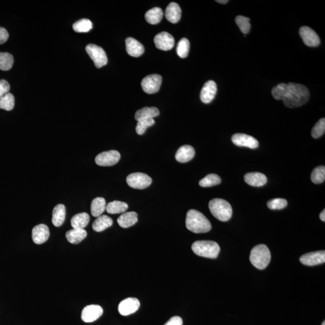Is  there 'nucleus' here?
Segmentation results:
<instances>
[{
    "mask_svg": "<svg viewBox=\"0 0 325 325\" xmlns=\"http://www.w3.org/2000/svg\"><path fill=\"white\" fill-rule=\"evenodd\" d=\"M127 52L130 56L139 58L144 54V45L141 42L133 38H128L125 40Z\"/></svg>",
    "mask_w": 325,
    "mask_h": 325,
    "instance_id": "obj_18",
    "label": "nucleus"
},
{
    "mask_svg": "<svg viewBox=\"0 0 325 325\" xmlns=\"http://www.w3.org/2000/svg\"><path fill=\"white\" fill-rule=\"evenodd\" d=\"M155 124V121L154 119H145L138 122L137 124L136 131L139 135H142L145 132V131L148 127L153 126Z\"/></svg>",
    "mask_w": 325,
    "mask_h": 325,
    "instance_id": "obj_39",
    "label": "nucleus"
},
{
    "mask_svg": "<svg viewBox=\"0 0 325 325\" xmlns=\"http://www.w3.org/2000/svg\"><path fill=\"white\" fill-rule=\"evenodd\" d=\"M93 28L92 22L88 19H82L73 24V29L78 33H87Z\"/></svg>",
    "mask_w": 325,
    "mask_h": 325,
    "instance_id": "obj_31",
    "label": "nucleus"
},
{
    "mask_svg": "<svg viewBox=\"0 0 325 325\" xmlns=\"http://www.w3.org/2000/svg\"><path fill=\"white\" fill-rule=\"evenodd\" d=\"M50 237V230L47 225L40 224L36 225L32 230V239L34 243L37 244H44Z\"/></svg>",
    "mask_w": 325,
    "mask_h": 325,
    "instance_id": "obj_16",
    "label": "nucleus"
},
{
    "mask_svg": "<svg viewBox=\"0 0 325 325\" xmlns=\"http://www.w3.org/2000/svg\"><path fill=\"white\" fill-rule=\"evenodd\" d=\"M128 186L136 189H144L152 183V179L145 173L136 172L131 173L127 177Z\"/></svg>",
    "mask_w": 325,
    "mask_h": 325,
    "instance_id": "obj_7",
    "label": "nucleus"
},
{
    "mask_svg": "<svg viewBox=\"0 0 325 325\" xmlns=\"http://www.w3.org/2000/svg\"><path fill=\"white\" fill-rule=\"evenodd\" d=\"M250 19L244 16H238L236 18V22L238 25L242 32L246 35L249 32L250 29V24L249 23Z\"/></svg>",
    "mask_w": 325,
    "mask_h": 325,
    "instance_id": "obj_37",
    "label": "nucleus"
},
{
    "mask_svg": "<svg viewBox=\"0 0 325 325\" xmlns=\"http://www.w3.org/2000/svg\"><path fill=\"white\" fill-rule=\"evenodd\" d=\"M87 232L84 229H73L66 233L68 242L72 244H79L86 238Z\"/></svg>",
    "mask_w": 325,
    "mask_h": 325,
    "instance_id": "obj_26",
    "label": "nucleus"
},
{
    "mask_svg": "<svg viewBox=\"0 0 325 325\" xmlns=\"http://www.w3.org/2000/svg\"><path fill=\"white\" fill-rule=\"evenodd\" d=\"M190 50V43L186 38H182L179 41L176 47V53L181 58H187Z\"/></svg>",
    "mask_w": 325,
    "mask_h": 325,
    "instance_id": "obj_35",
    "label": "nucleus"
},
{
    "mask_svg": "<svg viewBox=\"0 0 325 325\" xmlns=\"http://www.w3.org/2000/svg\"><path fill=\"white\" fill-rule=\"evenodd\" d=\"M320 219L322 221L325 222V210L322 211L320 214Z\"/></svg>",
    "mask_w": 325,
    "mask_h": 325,
    "instance_id": "obj_44",
    "label": "nucleus"
},
{
    "mask_svg": "<svg viewBox=\"0 0 325 325\" xmlns=\"http://www.w3.org/2000/svg\"><path fill=\"white\" fill-rule=\"evenodd\" d=\"M311 179L315 184H321L324 182L325 179V166H321L316 167L311 175Z\"/></svg>",
    "mask_w": 325,
    "mask_h": 325,
    "instance_id": "obj_36",
    "label": "nucleus"
},
{
    "mask_svg": "<svg viewBox=\"0 0 325 325\" xmlns=\"http://www.w3.org/2000/svg\"><path fill=\"white\" fill-rule=\"evenodd\" d=\"M14 60L13 56L8 53H0V70L8 71L12 68Z\"/></svg>",
    "mask_w": 325,
    "mask_h": 325,
    "instance_id": "obj_32",
    "label": "nucleus"
},
{
    "mask_svg": "<svg viewBox=\"0 0 325 325\" xmlns=\"http://www.w3.org/2000/svg\"><path fill=\"white\" fill-rule=\"evenodd\" d=\"M186 228L194 233H205L212 229V224L203 214L196 210L188 211L186 220Z\"/></svg>",
    "mask_w": 325,
    "mask_h": 325,
    "instance_id": "obj_2",
    "label": "nucleus"
},
{
    "mask_svg": "<svg viewBox=\"0 0 325 325\" xmlns=\"http://www.w3.org/2000/svg\"><path fill=\"white\" fill-rule=\"evenodd\" d=\"M112 218L107 215H101L94 221L92 229L96 232H101L112 226Z\"/></svg>",
    "mask_w": 325,
    "mask_h": 325,
    "instance_id": "obj_25",
    "label": "nucleus"
},
{
    "mask_svg": "<svg viewBox=\"0 0 325 325\" xmlns=\"http://www.w3.org/2000/svg\"><path fill=\"white\" fill-rule=\"evenodd\" d=\"M195 151L190 145H183L176 153L175 159L179 162H187L192 160L195 156Z\"/></svg>",
    "mask_w": 325,
    "mask_h": 325,
    "instance_id": "obj_21",
    "label": "nucleus"
},
{
    "mask_svg": "<svg viewBox=\"0 0 325 325\" xmlns=\"http://www.w3.org/2000/svg\"><path fill=\"white\" fill-rule=\"evenodd\" d=\"M232 141L236 146L249 148L250 149H255L259 145L257 140L245 134H235L232 137Z\"/></svg>",
    "mask_w": 325,
    "mask_h": 325,
    "instance_id": "obj_13",
    "label": "nucleus"
},
{
    "mask_svg": "<svg viewBox=\"0 0 325 325\" xmlns=\"http://www.w3.org/2000/svg\"><path fill=\"white\" fill-rule=\"evenodd\" d=\"M120 159L121 155L118 151L110 150L99 154L96 157L95 161L98 166H112L118 163Z\"/></svg>",
    "mask_w": 325,
    "mask_h": 325,
    "instance_id": "obj_8",
    "label": "nucleus"
},
{
    "mask_svg": "<svg viewBox=\"0 0 325 325\" xmlns=\"http://www.w3.org/2000/svg\"><path fill=\"white\" fill-rule=\"evenodd\" d=\"M154 42L156 47L162 51H169L172 49L175 45V39L170 34L162 31L155 36Z\"/></svg>",
    "mask_w": 325,
    "mask_h": 325,
    "instance_id": "obj_10",
    "label": "nucleus"
},
{
    "mask_svg": "<svg viewBox=\"0 0 325 325\" xmlns=\"http://www.w3.org/2000/svg\"><path fill=\"white\" fill-rule=\"evenodd\" d=\"M216 2L220 4H227L229 1L228 0H217Z\"/></svg>",
    "mask_w": 325,
    "mask_h": 325,
    "instance_id": "obj_45",
    "label": "nucleus"
},
{
    "mask_svg": "<svg viewBox=\"0 0 325 325\" xmlns=\"http://www.w3.org/2000/svg\"><path fill=\"white\" fill-rule=\"evenodd\" d=\"M183 322L182 319L179 317V316H174V317L171 318L166 324L164 325H182Z\"/></svg>",
    "mask_w": 325,
    "mask_h": 325,
    "instance_id": "obj_42",
    "label": "nucleus"
},
{
    "mask_svg": "<svg viewBox=\"0 0 325 325\" xmlns=\"http://www.w3.org/2000/svg\"><path fill=\"white\" fill-rule=\"evenodd\" d=\"M325 132V119L322 118L313 127L312 131V136L313 138L318 139L324 135Z\"/></svg>",
    "mask_w": 325,
    "mask_h": 325,
    "instance_id": "obj_38",
    "label": "nucleus"
},
{
    "mask_svg": "<svg viewBox=\"0 0 325 325\" xmlns=\"http://www.w3.org/2000/svg\"><path fill=\"white\" fill-rule=\"evenodd\" d=\"M217 93V85L215 81H212L205 82L201 90L200 98L204 104H209L212 102Z\"/></svg>",
    "mask_w": 325,
    "mask_h": 325,
    "instance_id": "obj_17",
    "label": "nucleus"
},
{
    "mask_svg": "<svg viewBox=\"0 0 325 325\" xmlns=\"http://www.w3.org/2000/svg\"><path fill=\"white\" fill-rule=\"evenodd\" d=\"M85 51L97 68H101L107 65L108 59L106 53L101 47L95 44H89L85 47Z\"/></svg>",
    "mask_w": 325,
    "mask_h": 325,
    "instance_id": "obj_6",
    "label": "nucleus"
},
{
    "mask_svg": "<svg viewBox=\"0 0 325 325\" xmlns=\"http://www.w3.org/2000/svg\"><path fill=\"white\" fill-rule=\"evenodd\" d=\"M322 325H325V322L324 321L323 323H322Z\"/></svg>",
    "mask_w": 325,
    "mask_h": 325,
    "instance_id": "obj_46",
    "label": "nucleus"
},
{
    "mask_svg": "<svg viewBox=\"0 0 325 325\" xmlns=\"http://www.w3.org/2000/svg\"><path fill=\"white\" fill-rule=\"evenodd\" d=\"M91 214L94 217L101 216L106 210V202L102 197H97L93 199L91 203Z\"/></svg>",
    "mask_w": 325,
    "mask_h": 325,
    "instance_id": "obj_28",
    "label": "nucleus"
},
{
    "mask_svg": "<svg viewBox=\"0 0 325 325\" xmlns=\"http://www.w3.org/2000/svg\"><path fill=\"white\" fill-rule=\"evenodd\" d=\"M163 16V12L161 8L155 7L147 11L145 13V19L150 24L155 25L159 23Z\"/></svg>",
    "mask_w": 325,
    "mask_h": 325,
    "instance_id": "obj_29",
    "label": "nucleus"
},
{
    "mask_svg": "<svg viewBox=\"0 0 325 325\" xmlns=\"http://www.w3.org/2000/svg\"><path fill=\"white\" fill-rule=\"evenodd\" d=\"M299 34H300L302 41L307 46L316 47L320 44V38L312 28L307 26L302 27L299 30Z\"/></svg>",
    "mask_w": 325,
    "mask_h": 325,
    "instance_id": "obj_11",
    "label": "nucleus"
},
{
    "mask_svg": "<svg viewBox=\"0 0 325 325\" xmlns=\"http://www.w3.org/2000/svg\"><path fill=\"white\" fill-rule=\"evenodd\" d=\"M8 33L4 28L0 27V45L4 44L8 39Z\"/></svg>",
    "mask_w": 325,
    "mask_h": 325,
    "instance_id": "obj_43",
    "label": "nucleus"
},
{
    "mask_svg": "<svg viewBox=\"0 0 325 325\" xmlns=\"http://www.w3.org/2000/svg\"><path fill=\"white\" fill-rule=\"evenodd\" d=\"M267 204L270 210H281L287 207V201L285 199L276 198L268 201Z\"/></svg>",
    "mask_w": 325,
    "mask_h": 325,
    "instance_id": "obj_40",
    "label": "nucleus"
},
{
    "mask_svg": "<svg viewBox=\"0 0 325 325\" xmlns=\"http://www.w3.org/2000/svg\"><path fill=\"white\" fill-rule=\"evenodd\" d=\"M193 252L196 255L202 257L215 259L220 252V247L215 242L199 241L194 242L192 245Z\"/></svg>",
    "mask_w": 325,
    "mask_h": 325,
    "instance_id": "obj_4",
    "label": "nucleus"
},
{
    "mask_svg": "<svg viewBox=\"0 0 325 325\" xmlns=\"http://www.w3.org/2000/svg\"><path fill=\"white\" fill-rule=\"evenodd\" d=\"M66 217V208L64 204L57 205L54 208L53 212L52 222L54 226H62Z\"/></svg>",
    "mask_w": 325,
    "mask_h": 325,
    "instance_id": "obj_24",
    "label": "nucleus"
},
{
    "mask_svg": "<svg viewBox=\"0 0 325 325\" xmlns=\"http://www.w3.org/2000/svg\"><path fill=\"white\" fill-rule=\"evenodd\" d=\"M15 106V97L9 92L0 98V108L7 111L13 109Z\"/></svg>",
    "mask_w": 325,
    "mask_h": 325,
    "instance_id": "obj_34",
    "label": "nucleus"
},
{
    "mask_svg": "<svg viewBox=\"0 0 325 325\" xmlns=\"http://www.w3.org/2000/svg\"><path fill=\"white\" fill-rule=\"evenodd\" d=\"M301 263L306 266H313L324 263L325 262V250H319L306 253L300 258Z\"/></svg>",
    "mask_w": 325,
    "mask_h": 325,
    "instance_id": "obj_14",
    "label": "nucleus"
},
{
    "mask_svg": "<svg viewBox=\"0 0 325 325\" xmlns=\"http://www.w3.org/2000/svg\"><path fill=\"white\" fill-rule=\"evenodd\" d=\"M128 205L124 202L114 201L106 205V211L109 214L124 213L128 209Z\"/></svg>",
    "mask_w": 325,
    "mask_h": 325,
    "instance_id": "obj_30",
    "label": "nucleus"
},
{
    "mask_svg": "<svg viewBox=\"0 0 325 325\" xmlns=\"http://www.w3.org/2000/svg\"><path fill=\"white\" fill-rule=\"evenodd\" d=\"M117 221L119 226L124 229H127L133 226L138 221V214L135 212L124 213L119 216Z\"/></svg>",
    "mask_w": 325,
    "mask_h": 325,
    "instance_id": "obj_22",
    "label": "nucleus"
},
{
    "mask_svg": "<svg viewBox=\"0 0 325 325\" xmlns=\"http://www.w3.org/2000/svg\"><path fill=\"white\" fill-rule=\"evenodd\" d=\"M165 17L171 23H177L181 17V9L179 5L176 2H170L165 11Z\"/></svg>",
    "mask_w": 325,
    "mask_h": 325,
    "instance_id": "obj_19",
    "label": "nucleus"
},
{
    "mask_svg": "<svg viewBox=\"0 0 325 325\" xmlns=\"http://www.w3.org/2000/svg\"><path fill=\"white\" fill-rule=\"evenodd\" d=\"M209 207L211 213L219 221L227 222L232 218L233 215L232 205L224 199H213L210 201Z\"/></svg>",
    "mask_w": 325,
    "mask_h": 325,
    "instance_id": "obj_3",
    "label": "nucleus"
},
{
    "mask_svg": "<svg viewBox=\"0 0 325 325\" xmlns=\"http://www.w3.org/2000/svg\"><path fill=\"white\" fill-rule=\"evenodd\" d=\"M90 221L89 215L86 213L77 214L71 219V226L73 229H84Z\"/></svg>",
    "mask_w": 325,
    "mask_h": 325,
    "instance_id": "obj_27",
    "label": "nucleus"
},
{
    "mask_svg": "<svg viewBox=\"0 0 325 325\" xmlns=\"http://www.w3.org/2000/svg\"><path fill=\"white\" fill-rule=\"evenodd\" d=\"M10 86L9 83L4 80L0 81V98L9 92Z\"/></svg>",
    "mask_w": 325,
    "mask_h": 325,
    "instance_id": "obj_41",
    "label": "nucleus"
},
{
    "mask_svg": "<svg viewBox=\"0 0 325 325\" xmlns=\"http://www.w3.org/2000/svg\"><path fill=\"white\" fill-rule=\"evenodd\" d=\"M272 95L276 100H282L285 106L299 107L309 101V90L305 85L289 82L276 85L272 90Z\"/></svg>",
    "mask_w": 325,
    "mask_h": 325,
    "instance_id": "obj_1",
    "label": "nucleus"
},
{
    "mask_svg": "<svg viewBox=\"0 0 325 325\" xmlns=\"http://www.w3.org/2000/svg\"><path fill=\"white\" fill-rule=\"evenodd\" d=\"M140 302L135 298H128L120 302L118 306L119 313L122 316H128L135 313L139 309Z\"/></svg>",
    "mask_w": 325,
    "mask_h": 325,
    "instance_id": "obj_15",
    "label": "nucleus"
},
{
    "mask_svg": "<svg viewBox=\"0 0 325 325\" xmlns=\"http://www.w3.org/2000/svg\"><path fill=\"white\" fill-rule=\"evenodd\" d=\"M221 182V178L220 176L218 175L209 174L205 176L203 179H202L199 182V186L202 187H209L214 186H216L220 184Z\"/></svg>",
    "mask_w": 325,
    "mask_h": 325,
    "instance_id": "obj_33",
    "label": "nucleus"
},
{
    "mask_svg": "<svg viewBox=\"0 0 325 325\" xmlns=\"http://www.w3.org/2000/svg\"><path fill=\"white\" fill-rule=\"evenodd\" d=\"M162 82V78L159 74L148 76L142 80L141 85L145 93L154 94L158 92Z\"/></svg>",
    "mask_w": 325,
    "mask_h": 325,
    "instance_id": "obj_9",
    "label": "nucleus"
},
{
    "mask_svg": "<svg viewBox=\"0 0 325 325\" xmlns=\"http://www.w3.org/2000/svg\"><path fill=\"white\" fill-rule=\"evenodd\" d=\"M103 314V310L98 305H90L82 311L81 319L85 323H91L98 319Z\"/></svg>",
    "mask_w": 325,
    "mask_h": 325,
    "instance_id": "obj_12",
    "label": "nucleus"
},
{
    "mask_svg": "<svg viewBox=\"0 0 325 325\" xmlns=\"http://www.w3.org/2000/svg\"><path fill=\"white\" fill-rule=\"evenodd\" d=\"M244 181L253 187H261L267 183L266 176L260 172H250L244 175Z\"/></svg>",
    "mask_w": 325,
    "mask_h": 325,
    "instance_id": "obj_20",
    "label": "nucleus"
},
{
    "mask_svg": "<svg viewBox=\"0 0 325 325\" xmlns=\"http://www.w3.org/2000/svg\"><path fill=\"white\" fill-rule=\"evenodd\" d=\"M270 250L266 245L263 244L256 245L250 252V261L253 266L258 269H266L270 263Z\"/></svg>",
    "mask_w": 325,
    "mask_h": 325,
    "instance_id": "obj_5",
    "label": "nucleus"
},
{
    "mask_svg": "<svg viewBox=\"0 0 325 325\" xmlns=\"http://www.w3.org/2000/svg\"><path fill=\"white\" fill-rule=\"evenodd\" d=\"M159 115L160 112L158 108L146 107L137 111L135 117L136 120L138 122L145 119H153Z\"/></svg>",
    "mask_w": 325,
    "mask_h": 325,
    "instance_id": "obj_23",
    "label": "nucleus"
}]
</instances>
